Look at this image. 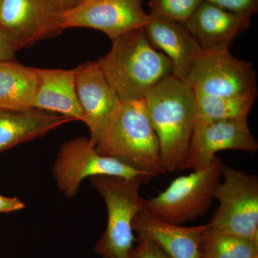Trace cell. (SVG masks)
<instances>
[{
    "mask_svg": "<svg viewBox=\"0 0 258 258\" xmlns=\"http://www.w3.org/2000/svg\"><path fill=\"white\" fill-rule=\"evenodd\" d=\"M144 101L166 171L184 170L197 118L192 88L171 76L151 90Z\"/></svg>",
    "mask_w": 258,
    "mask_h": 258,
    "instance_id": "cell-1",
    "label": "cell"
},
{
    "mask_svg": "<svg viewBox=\"0 0 258 258\" xmlns=\"http://www.w3.org/2000/svg\"><path fill=\"white\" fill-rule=\"evenodd\" d=\"M112 43L111 50L98 63L120 101L144 100L151 90L172 76V62L152 47L144 28L128 32Z\"/></svg>",
    "mask_w": 258,
    "mask_h": 258,
    "instance_id": "cell-2",
    "label": "cell"
},
{
    "mask_svg": "<svg viewBox=\"0 0 258 258\" xmlns=\"http://www.w3.org/2000/svg\"><path fill=\"white\" fill-rule=\"evenodd\" d=\"M99 154L156 177L166 171L144 100L121 101L95 142Z\"/></svg>",
    "mask_w": 258,
    "mask_h": 258,
    "instance_id": "cell-3",
    "label": "cell"
},
{
    "mask_svg": "<svg viewBox=\"0 0 258 258\" xmlns=\"http://www.w3.org/2000/svg\"><path fill=\"white\" fill-rule=\"evenodd\" d=\"M89 181L104 200L108 212L106 230L95 244V252L102 258H128L136 240L134 218L147 209V200L141 196L139 189L149 181L142 177L97 176L89 178Z\"/></svg>",
    "mask_w": 258,
    "mask_h": 258,
    "instance_id": "cell-4",
    "label": "cell"
},
{
    "mask_svg": "<svg viewBox=\"0 0 258 258\" xmlns=\"http://www.w3.org/2000/svg\"><path fill=\"white\" fill-rule=\"evenodd\" d=\"M224 164L218 157L204 169L174 179L164 191L147 200L152 216L175 225L192 221L208 211L221 181Z\"/></svg>",
    "mask_w": 258,
    "mask_h": 258,
    "instance_id": "cell-5",
    "label": "cell"
},
{
    "mask_svg": "<svg viewBox=\"0 0 258 258\" xmlns=\"http://www.w3.org/2000/svg\"><path fill=\"white\" fill-rule=\"evenodd\" d=\"M214 198L219 207L208 225L212 230L258 242V178L224 165Z\"/></svg>",
    "mask_w": 258,
    "mask_h": 258,
    "instance_id": "cell-6",
    "label": "cell"
},
{
    "mask_svg": "<svg viewBox=\"0 0 258 258\" xmlns=\"http://www.w3.org/2000/svg\"><path fill=\"white\" fill-rule=\"evenodd\" d=\"M52 173L59 190L68 199L76 197L81 183L93 176L142 177L147 181L154 178L134 170L116 159L102 155L91 138L85 137L71 139L61 145Z\"/></svg>",
    "mask_w": 258,
    "mask_h": 258,
    "instance_id": "cell-7",
    "label": "cell"
},
{
    "mask_svg": "<svg viewBox=\"0 0 258 258\" xmlns=\"http://www.w3.org/2000/svg\"><path fill=\"white\" fill-rule=\"evenodd\" d=\"M187 81L195 95L232 96L257 91L252 64L234 57L229 50L202 51L189 70Z\"/></svg>",
    "mask_w": 258,
    "mask_h": 258,
    "instance_id": "cell-8",
    "label": "cell"
},
{
    "mask_svg": "<svg viewBox=\"0 0 258 258\" xmlns=\"http://www.w3.org/2000/svg\"><path fill=\"white\" fill-rule=\"evenodd\" d=\"M64 10L59 0H2L0 28L19 50L60 35Z\"/></svg>",
    "mask_w": 258,
    "mask_h": 258,
    "instance_id": "cell-9",
    "label": "cell"
},
{
    "mask_svg": "<svg viewBox=\"0 0 258 258\" xmlns=\"http://www.w3.org/2000/svg\"><path fill=\"white\" fill-rule=\"evenodd\" d=\"M144 0H97L83 2L63 13L64 30L72 28L96 29L111 41L125 34L144 28L149 20Z\"/></svg>",
    "mask_w": 258,
    "mask_h": 258,
    "instance_id": "cell-10",
    "label": "cell"
},
{
    "mask_svg": "<svg viewBox=\"0 0 258 258\" xmlns=\"http://www.w3.org/2000/svg\"><path fill=\"white\" fill-rule=\"evenodd\" d=\"M223 150L257 152L258 142L247 119L196 120L186 169L207 167L217 157V153Z\"/></svg>",
    "mask_w": 258,
    "mask_h": 258,
    "instance_id": "cell-11",
    "label": "cell"
},
{
    "mask_svg": "<svg viewBox=\"0 0 258 258\" xmlns=\"http://www.w3.org/2000/svg\"><path fill=\"white\" fill-rule=\"evenodd\" d=\"M75 69L76 93L84 113L83 123L95 144L121 101L107 81L98 61L86 62Z\"/></svg>",
    "mask_w": 258,
    "mask_h": 258,
    "instance_id": "cell-12",
    "label": "cell"
},
{
    "mask_svg": "<svg viewBox=\"0 0 258 258\" xmlns=\"http://www.w3.org/2000/svg\"><path fill=\"white\" fill-rule=\"evenodd\" d=\"M251 18L203 0L184 25L203 52H218L230 50L236 38L249 28Z\"/></svg>",
    "mask_w": 258,
    "mask_h": 258,
    "instance_id": "cell-13",
    "label": "cell"
},
{
    "mask_svg": "<svg viewBox=\"0 0 258 258\" xmlns=\"http://www.w3.org/2000/svg\"><path fill=\"white\" fill-rule=\"evenodd\" d=\"M208 225L184 227L162 221L147 211L134 218L133 230L137 235L154 241L170 258H203Z\"/></svg>",
    "mask_w": 258,
    "mask_h": 258,
    "instance_id": "cell-14",
    "label": "cell"
},
{
    "mask_svg": "<svg viewBox=\"0 0 258 258\" xmlns=\"http://www.w3.org/2000/svg\"><path fill=\"white\" fill-rule=\"evenodd\" d=\"M144 28L148 41L156 50L169 57L172 76L188 82L189 70L202 50L184 25L159 15L149 13Z\"/></svg>",
    "mask_w": 258,
    "mask_h": 258,
    "instance_id": "cell-15",
    "label": "cell"
},
{
    "mask_svg": "<svg viewBox=\"0 0 258 258\" xmlns=\"http://www.w3.org/2000/svg\"><path fill=\"white\" fill-rule=\"evenodd\" d=\"M35 70L38 76V85L34 109L56 112L75 120L84 121V113L75 84L76 69Z\"/></svg>",
    "mask_w": 258,
    "mask_h": 258,
    "instance_id": "cell-16",
    "label": "cell"
},
{
    "mask_svg": "<svg viewBox=\"0 0 258 258\" xmlns=\"http://www.w3.org/2000/svg\"><path fill=\"white\" fill-rule=\"evenodd\" d=\"M75 119L71 117L48 114L41 110H0V152L18 144L45 137L49 132Z\"/></svg>",
    "mask_w": 258,
    "mask_h": 258,
    "instance_id": "cell-17",
    "label": "cell"
},
{
    "mask_svg": "<svg viewBox=\"0 0 258 258\" xmlns=\"http://www.w3.org/2000/svg\"><path fill=\"white\" fill-rule=\"evenodd\" d=\"M38 76L35 68L13 60L0 62V110H33Z\"/></svg>",
    "mask_w": 258,
    "mask_h": 258,
    "instance_id": "cell-18",
    "label": "cell"
},
{
    "mask_svg": "<svg viewBox=\"0 0 258 258\" xmlns=\"http://www.w3.org/2000/svg\"><path fill=\"white\" fill-rule=\"evenodd\" d=\"M196 120L247 119L257 97V91L232 96L195 95Z\"/></svg>",
    "mask_w": 258,
    "mask_h": 258,
    "instance_id": "cell-19",
    "label": "cell"
},
{
    "mask_svg": "<svg viewBox=\"0 0 258 258\" xmlns=\"http://www.w3.org/2000/svg\"><path fill=\"white\" fill-rule=\"evenodd\" d=\"M203 258H258V242L216 232L209 227Z\"/></svg>",
    "mask_w": 258,
    "mask_h": 258,
    "instance_id": "cell-20",
    "label": "cell"
},
{
    "mask_svg": "<svg viewBox=\"0 0 258 258\" xmlns=\"http://www.w3.org/2000/svg\"><path fill=\"white\" fill-rule=\"evenodd\" d=\"M203 0H149L150 13L184 24Z\"/></svg>",
    "mask_w": 258,
    "mask_h": 258,
    "instance_id": "cell-21",
    "label": "cell"
},
{
    "mask_svg": "<svg viewBox=\"0 0 258 258\" xmlns=\"http://www.w3.org/2000/svg\"><path fill=\"white\" fill-rule=\"evenodd\" d=\"M137 242L128 258H170L158 244L147 237L138 235Z\"/></svg>",
    "mask_w": 258,
    "mask_h": 258,
    "instance_id": "cell-22",
    "label": "cell"
},
{
    "mask_svg": "<svg viewBox=\"0 0 258 258\" xmlns=\"http://www.w3.org/2000/svg\"><path fill=\"white\" fill-rule=\"evenodd\" d=\"M222 9L236 13L252 16L257 13L258 0H204Z\"/></svg>",
    "mask_w": 258,
    "mask_h": 258,
    "instance_id": "cell-23",
    "label": "cell"
},
{
    "mask_svg": "<svg viewBox=\"0 0 258 258\" xmlns=\"http://www.w3.org/2000/svg\"><path fill=\"white\" fill-rule=\"evenodd\" d=\"M18 51L11 37L0 28V62L13 60Z\"/></svg>",
    "mask_w": 258,
    "mask_h": 258,
    "instance_id": "cell-24",
    "label": "cell"
},
{
    "mask_svg": "<svg viewBox=\"0 0 258 258\" xmlns=\"http://www.w3.org/2000/svg\"><path fill=\"white\" fill-rule=\"evenodd\" d=\"M25 208V205L18 198H7L0 195V213H10Z\"/></svg>",
    "mask_w": 258,
    "mask_h": 258,
    "instance_id": "cell-25",
    "label": "cell"
},
{
    "mask_svg": "<svg viewBox=\"0 0 258 258\" xmlns=\"http://www.w3.org/2000/svg\"><path fill=\"white\" fill-rule=\"evenodd\" d=\"M64 10L71 9L83 3V0H59Z\"/></svg>",
    "mask_w": 258,
    "mask_h": 258,
    "instance_id": "cell-26",
    "label": "cell"
},
{
    "mask_svg": "<svg viewBox=\"0 0 258 258\" xmlns=\"http://www.w3.org/2000/svg\"><path fill=\"white\" fill-rule=\"evenodd\" d=\"M91 1H97V0H83V2H91Z\"/></svg>",
    "mask_w": 258,
    "mask_h": 258,
    "instance_id": "cell-27",
    "label": "cell"
},
{
    "mask_svg": "<svg viewBox=\"0 0 258 258\" xmlns=\"http://www.w3.org/2000/svg\"><path fill=\"white\" fill-rule=\"evenodd\" d=\"M2 0H0V5H1Z\"/></svg>",
    "mask_w": 258,
    "mask_h": 258,
    "instance_id": "cell-28",
    "label": "cell"
}]
</instances>
